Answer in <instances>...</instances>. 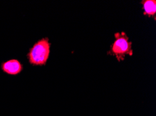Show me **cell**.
Instances as JSON below:
<instances>
[{
    "label": "cell",
    "instance_id": "1",
    "mask_svg": "<svg viewBox=\"0 0 156 116\" xmlns=\"http://www.w3.org/2000/svg\"><path fill=\"white\" fill-rule=\"evenodd\" d=\"M51 43L48 37L38 40L27 54L28 62L32 66H45L51 54Z\"/></svg>",
    "mask_w": 156,
    "mask_h": 116
},
{
    "label": "cell",
    "instance_id": "2",
    "mask_svg": "<svg viewBox=\"0 0 156 116\" xmlns=\"http://www.w3.org/2000/svg\"><path fill=\"white\" fill-rule=\"evenodd\" d=\"M115 40L111 45L107 55L114 56L119 62L124 61L126 56H132V42L124 31L117 32L114 34Z\"/></svg>",
    "mask_w": 156,
    "mask_h": 116
},
{
    "label": "cell",
    "instance_id": "3",
    "mask_svg": "<svg viewBox=\"0 0 156 116\" xmlns=\"http://www.w3.org/2000/svg\"><path fill=\"white\" fill-rule=\"evenodd\" d=\"M2 72L11 76H16L20 74L23 70V65L18 59L12 58L3 61L1 63Z\"/></svg>",
    "mask_w": 156,
    "mask_h": 116
},
{
    "label": "cell",
    "instance_id": "4",
    "mask_svg": "<svg viewBox=\"0 0 156 116\" xmlns=\"http://www.w3.org/2000/svg\"><path fill=\"white\" fill-rule=\"evenodd\" d=\"M142 6L144 15L148 18H152L156 20V1L155 0H142L141 2Z\"/></svg>",
    "mask_w": 156,
    "mask_h": 116
}]
</instances>
